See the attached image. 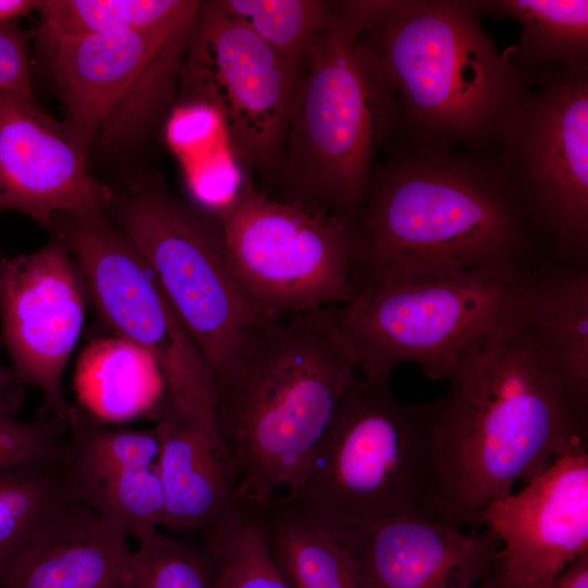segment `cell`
I'll use <instances>...</instances> for the list:
<instances>
[{"label":"cell","mask_w":588,"mask_h":588,"mask_svg":"<svg viewBox=\"0 0 588 588\" xmlns=\"http://www.w3.org/2000/svg\"><path fill=\"white\" fill-rule=\"evenodd\" d=\"M358 207L355 279L368 286L487 270L530 272L542 250L497 156L395 136Z\"/></svg>","instance_id":"6da1fadb"},{"label":"cell","mask_w":588,"mask_h":588,"mask_svg":"<svg viewBox=\"0 0 588 588\" xmlns=\"http://www.w3.org/2000/svg\"><path fill=\"white\" fill-rule=\"evenodd\" d=\"M436 402L442 522L463 527L558 457L586 450L587 426L537 354L518 316L460 366Z\"/></svg>","instance_id":"7a4b0ae2"},{"label":"cell","mask_w":588,"mask_h":588,"mask_svg":"<svg viewBox=\"0 0 588 588\" xmlns=\"http://www.w3.org/2000/svg\"><path fill=\"white\" fill-rule=\"evenodd\" d=\"M357 366L335 306L244 334L215 375L217 429L238 502L265 509L279 487L298 485Z\"/></svg>","instance_id":"3957f363"},{"label":"cell","mask_w":588,"mask_h":588,"mask_svg":"<svg viewBox=\"0 0 588 588\" xmlns=\"http://www.w3.org/2000/svg\"><path fill=\"white\" fill-rule=\"evenodd\" d=\"M359 41L397 99V136L497 156L529 90L481 24L474 0H362Z\"/></svg>","instance_id":"277c9868"},{"label":"cell","mask_w":588,"mask_h":588,"mask_svg":"<svg viewBox=\"0 0 588 588\" xmlns=\"http://www.w3.org/2000/svg\"><path fill=\"white\" fill-rule=\"evenodd\" d=\"M362 0L336 1L303 59L275 199L327 213L358 209L379 151L399 134L395 94L359 41Z\"/></svg>","instance_id":"5b68a950"},{"label":"cell","mask_w":588,"mask_h":588,"mask_svg":"<svg viewBox=\"0 0 588 588\" xmlns=\"http://www.w3.org/2000/svg\"><path fill=\"white\" fill-rule=\"evenodd\" d=\"M437 404L400 402L388 381L354 379L306 473L278 501L328 529L418 514L441 520Z\"/></svg>","instance_id":"8992f818"},{"label":"cell","mask_w":588,"mask_h":588,"mask_svg":"<svg viewBox=\"0 0 588 588\" xmlns=\"http://www.w3.org/2000/svg\"><path fill=\"white\" fill-rule=\"evenodd\" d=\"M534 271V270H532ZM487 270L363 289L336 315L365 379L388 381L402 363L449 380L519 311L532 273Z\"/></svg>","instance_id":"52a82bcc"},{"label":"cell","mask_w":588,"mask_h":588,"mask_svg":"<svg viewBox=\"0 0 588 588\" xmlns=\"http://www.w3.org/2000/svg\"><path fill=\"white\" fill-rule=\"evenodd\" d=\"M45 228L77 262L100 321L157 362L163 412L185 418L226 451L217 429L212 370L130 238L97 211L58 212Z\"/></svg>","instance_id":"ba28073f"},{"label":"cell","mask_w":588,"mask_h":588,"mask_svg":"<svg viewBox=\"0 0 588 588\" xmlns=\"http://www.w3.org/2000/svg\"><path fill=\"white\" fill-rule=\"evenodd\" d=\"M213 215L233 274L262 319L344 305L358 294V209L310 211L247 182Z\"/></svg>","instance_id":"9c48e42d"},{"label":"cell","mask_w":588,"mask_h":588,"mask_svg":"<svg viewBox=\"0 0 588 588\" xmlns=\"http://www.w3.org/2000/svg\"><path fill=\"white\" fill-rule=\"evenodd\" d=\"M108 211L152 270L215 377L244 334L269 321L240 287L218 219L156 183L113 193Z\"/></svg>","instance_id":"30bf717a"},{"label":"cell","mask_w":588,"mask_h":588,"mask_svg":"<svg viewBox=\"0 0 588 588\" xmlns=\"http://www.w3.org/2000/svg\"><path fill=\"white\" fill-rule=\"evenodd\" d=\"M195 21L170 29L44 38L65 123L86 150L94 143L133 144L169 113Z\"/></svg>","instance_id":"8fae6325"},{"label":"cell","mask_w":588,"mask_h":588,"mask_svg":"<svg viewBox=\"0 0 588 588\" xmlns=\"http://www.w3.org/2000/svg\"><path fill=\"white\" fill-rule=\"evenodd\" d=\"M497 159L541 249L588 264V70L529 88Z\"/></svg>","instance_id":"7c38bea8"},{"label":"cell","mask_w":588,"mask_h":588,"mask_svg":"<svg viewBox=\"0 0 588 588\" xmlns=\"http://www.w3.org/2000/svg\"><path fill=\"white\" fill-rule=\"evenodd\" d=\"M301 64L270 47L216 1H201L179 85L211 105L235 157L268 180L283 159Z\"/></svg>","instance_id":"4fadbf2b"},{"label":"cell","mask_w":588,"mask_h":588,"mask_svg":"<svg viewBox=\"0 0 588 588\" xmlns=\"http://www.w3.org/2000/svg\"><path fill=\"white\" fill-rule=\"evenodd\" d=\"M88 301L77 262L57 238L30 254L0 256V317L12 370L39 389L46 415L66 422L75 405L63 394V372Z\"/></svg>","instance_id":"5bb4252c"},{"label":"cell","mask_w":588,"mask_h":588,"mask_svg":"<svg viewBox=\"0 0 588 588\" xmlns=\"http://www.w3.org/2000/svg\"><path fill=\"white\" fill-rule=\"evenodd\" d=\"M517 493L492 501L471 520L498 540L493 571L505 588H552L588 552V453L555 458Z\"/></svg>","instance_id":"9a60e30c"},{"label":"cell","mask_w":588,"mask_h":588,"mask_svg":"<svg viewBox=\"0 0 588 588\" xmlns=\"http://www.w3.org/2000/svg\"><path fill=\"white\" fill-rule=\"evenodd\" d=\"M86 151L35 99L0 91V212L15 210L42 226L62 211L106 213L113 191L89 174Z\"/></svg>","instance_id":"2e32d148"},{"label":"cell","mask_w":588,"mask_h":588,"mask_svg":"<svg viewBox=\"0 0 588 588\" xmlns=\"http://www.w3.org/2000/svg\"><path fill=\"white\" fill-rule=\"evenodd\" d=\"M58 461L70 502L87 506L138 541L158 530L163 509L155 429L107 426L75 406Z\"/></svg>","instance_id":"e0dca14e"},{"label":"cell","mask_w":588,"mask_h":588,"mask_svg":"<svg viewBox=\"0 0 588 588\" xmlns=\"http://www.w3.org/2000/svg\"><path fill=\"white\" fill-rule=\"evenodd\" d=\"M329 531L350 551L363 588H475L493 573L499 551L488 530L464 532L418 514Z\"/></svg>","instance_id":"ac0fdd59"},{"label":"cell","mask_w":588,"mask_h":588,"mask_svg":"<svg viewBox=\"0 0 588 588\" xmlns=\"http://www.w3.org/2000/svg\"><path fill=\"white\" fill-rule=\"evenodd\" d=\"M128 536L71 502L45 523L0 588H126Z\"/></svg>","instance_id":"d6986e66"},{"label":"cell","mask_w":588,"mask_h":588,"mask_svg":"<svg viewBox=\"0 0 588 588\" xmlns=\"http://www.w3.org/2000/svg\"><path fill=\"white\" fill-rule=\"evenodd\" d=\"M518 320L574 413L588 426V264L543 260L528 278Z\"/></svg>","instance_id":"ffe728a7"},{"label":"cell","mask_w":588,"mask_h":588,"mask_svg":"<svg viewBox=\"0 0 588 588\" xmlns=\"http://www.w3.org/2000/svg\"><path fill=\"white\" fill-rule=\"evenodd\" d=\"M154 429L160 442V526L175 536L198 538L237 501L232 460L208 436L174 413H163Z\"/></svg>","instance_id":"44dd1931"},{"label":"cell","mask_w":588,"mask_h":588,"mask_svg":"<svg viewBox=\"0 0 588 588\" xmlns=\"http://www.w3.org/2000/svg\"><path fill=\"white\" fill-rule=\"evenodd\" d=\"M478 11L511 17L520 26L503 52L529 88L588 70L587 0H474Z\"/></svg>","instance_id":"7402d4cb"},{"label":"cell","mask_w":588,"mask_h":588,"mask_svg":"<svg viewBox=\"0 0 588 588\" xmlns=\"http://www.w3.org/2000/svg\"><path fill=\"white\" fill-rule=\"evenodd\" d=\"M81 407L101 421L140 415L159 419L166 384L155 358L119 336L97 338L82 351L74 375Z\"/></svg>","instance_id":"603a6c76"},{"label":"cell","mask_w":588,"mask_h":588,"mask_svg":"<svg viewBox=\"0 0 588 588\" xmlns=\"http://www.w3.org/2000/svg\"><path fill=\"white\" fill-rule=\"evenodd\" d=\"M273 558L292 588H363L347 548L278 500L262 509Z\"/></svg>","instance_id":"cb8c5ba5"},{"label":"cell","mask_w":588,"mask_h":588,"mask_svg":"<svg viewBox=\"0 0 588 588\" xmlns=\"http://www.w3.org/2000/svg\"><path fill=\"white\" fill-rule=\"evenodd\" d=\"M195 0H41L39 36L94 35L122 30H158L193 22Z\"/></svg>","instance_id":"d4e9b609"},{"label":"cell","mask_w":588,"mask_h":588,"mask_svg":"<svg viewBox=\"0 0 588 588\" xmlns=\"http://www.w3.org/2000/svg\"><path fill=\"white\" fill-rule=\"evenodd\" d=\"M68 503L57 465L0 469V587L45 523Z\"/></svg>","instance_id":"484cf974"},{"label":"cell","mask_w":588,"mask_h":588,"mask_svg":"<svg viewBox=\"0 0 588 588\" xmlns=\"http://www.w3.org/2000/svg\"><path fill=\"white\" fill-rule=\"evenodd\" d=\"M218 588H292L270 549L262 509L236 503L198 538Z\"/></svg>","instance_id":"4316f807"},{"label":"cell","mask_w":588,"mask_h":588,"mask_svg":"<svg viewBox=\"0 0 588 588\" xmlns=\"http://www.w3.org/2000/svg\"><path fill=\"white\" fill-rule=\"evenodd\" d=\"M285 58L301 64L316 37L330 24L336 1L216 0Z\"/></svg>","instance_id":"83f0119b"},{"label":"cell","mask_w":588,"mask_h":588,"mask_svg":"<svg viewBox=\"0 0 588 588\" xmlns=\"http://www.w3.org/2000/svg\"><path fill=\"white\" fill-rule=\"evenodd\" d=\"M126 588H218L205 544L156 531L132 552Z\"/></svg>","instance_id":"f1b7e54d"},{"label":"cell","mask_w":588,"mask_h":588,"mask_svg":"<svg viewBox=\"0 0 588 588\" xmlns=\"http://www.w3.org/2000/svg\"><path fill=\"white\" fill-rule=\"evenodd\" d=\"M24 383L13 370L0 368V469L21 464L57 465L69 424L54 416L17 417Z\"/></svg>","instance_id":"f546056e"},{"label":"cell","mask_w":588,"mask_h":588,"mask_svg":"<svg viewBox=\"0 0 588 588\" xmlns=\"http://www.w3.org/2000/svg\"><path fill=\"white\" fill-rule=\"evenodd\" d=\"M164 136L182 168L230 146L219 112L197 99L181 98L172 106L167 114Z\"/></svg>","instance_id":"4dcf8cb0"},{"label":"cell","mask_w":588,"mask_h":588,"mask_svg":"<svg viewBox=\"0 0 588 588\" xmlns=\"http://www.w3.org/2000/svg\"><path fill=\"white\" fill-rule=\"evenodd\" d=\"M183 172L195 205L212 213L228 206L247 183L230 146L183 168Z\"/></svg>","instance_id":"1f68e13d"},{"label":"cell","mask_w":588,"mask_h":588,"mask_svg":"<svg viewBox=\"0 0 588 588\" xmlns=\"http://www.w3.org/2000/svg\"><path fill=\"white\" fill-rule=\"evenodd\" d=\"M27 41L16 21L0 24V91L35 99Z\"/></svg>","instance_id":"d6a6232c"},{"label":"cell","mask_w":588,"mask_h":588,"mask_svg":"<svg viewBox=\"0 0 588 588\" xmlns=\"http://www.w3.org/2000/svg\"><path fill=\"white\" fill-rule=\"evenodd\" d=\"M552 588H588V552L562 569Z\"/></svg>","instance_id":"836d02e7"},{"label":"cell","mask_w":588,"mask_h":588,"mask_svg":"<svg viewBox=\"0 0 588 588\" xmlns=\"http://www.w3.org/2000/svg\"><path fill=\"white\" fill-rule=\"evenodd\" d=\"M41 0H0V24L16 21L17 17L38 10Z\"/></svg>","instance_id":"e575fe53"},{"label":"cell","mask_w":588,"mask_h":588,"mask_svg":"<svg viewBox=\"0 0 588 588\" xmlns=\"http://www.w3.org/2000/svg\"><path fill=\"white\" fill-rule=\"evenodd\" d=\"M475 588H505L495 578L494 574H490L482 579Z\"/></svg>","instance_id":"d590c367"},{"label":"cell","mask_w":588,"mask_h":588,"mask_svg":"<svg viewBox=\"0 0 588 588\" xmlns=\"http://www.w3.org/2000/svg\"><path fill=\"white\" fill-rule=\"evenodd\" d=\"M2 255V253L0 252V256Z\"/></svg>","instance_id":"8d00e7d4"}]
</instances>
